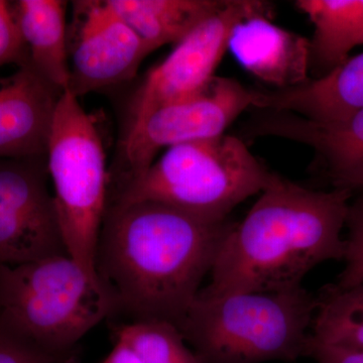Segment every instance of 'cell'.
Returning a JSON list of instances; mask_svg holds the SVG:
<instances>
[{"instance_id":"8992f818","label":"cell","mask_w":363,"mask_h":363,"mask_svg":"<svg viewBox=\"0 0 363 363\" xmlns=\"http://www.w3.org/2000/svg\"><path fill=\"white\" fill-rule=\"evenodd\" d=\"M78 99L69 90L60 96L45 156L67 252L99 281L95 259L106 212L109 172L96 123Z\"/></svg>"},{"instance_id":"5b68a950","label":"cell","mask_w":363,"mask_h":363,"mask_svg":"<svg viewBox=\"0 0 363 363\" xmlns=\"http://www.w3.org/2000/svg\"><path fill=\"white\" fill-rule=\"evenodd\" d=\"M113 312L101 283L69 255L0 266V319L45 350L67 357Z\"/></svg>"},{"instance_id":"d6986e66","label":"cell","mask_w":363,"mask_h":363,"mask_svg":"<svg viewBox=\"0 0 363 363\" xmlns=\"http://www.w3.org/2000/svg\"><path fill=\"white\" fill-rule=\"evenodd\" d=\"M117 340L135 351L143 363H199L183 334L169 322L140 320L121 326Z\"/></svg>"},{"instance_id":"5bb4252c","label":"cell","mask_w":363,"mask_h":363,"mask_svg":"<svg viewBox=\"0 0 363 363\" xmlns=\"http://www.w3.org/2000/svg\"><path fill=\"white\" fill-rule=\"evenodd\" d=\"M252 93L255 109L292 112L318 123L341 121L363 109V52L296 87Z\"/></svg>"},{"instance_id":"277c9868","label":"cell","mask_w":363,"mask_h":363,"mask_svg":"<svg viewBox=\"0 0 363 363\" xmlns=\"http://www.w3.org/2000/svg\"><path fill=\"white\" fill-rule=\"evenodd\" d=\"M276 175L241 138L223 133L169 147L107 206L154 201L224 220L240 203L260 194Z\"/></svg>"},{"instance_id":"9a60e30c","label":"cell","mask_w":363,"mask_h":363,"mask_svg":"<svg viewBox=\"0 0 363 363\" xmlns=\"http://www.w3.org/2000/svg\"><path fill=\"white\" fill-rule=\"evenodd\" d=\"M67 2L20 0L14 13L30 56V66L60 92L70 87Z\"/></svg>"},{"instance_id":"603a6c76","label":"cell","mask_w":363,"mask_h":363,"mask_svg":"<svg viewBox=\"0 0 363 363\" xmlns=\"http://www.w3.org/2000/svg\"><path fill=\"white\" fill-rule=\"evenodd\" d=\"M307 357L314 358L317 363H363V348L338 347L318 342L310 336Z\"/></svg>"},{"instance_id":"6da1fadb","label":"cell","mask_w":363,"mask_h":363,"mask_svg":"<svg viewBox=\"0 0 363 363\" xmlns=\"http://www.w3.org/2000/svg\"><path fill=\"white\" fill-rule=\"evenodd\" d=\"M234 225L159 202L107 206L95 269L116 312L178 328Z\"/></svg>"},{"instance_id":"44dd1931","label":"cell","mask_w":363,"mask_h":363,"mask_svg":"<svg viewBox=\"0 0 363 363\" xmlns=\"http://www.w3.org/2000/svg\"><path fill=\"white\" fill-rule=\"evenodd\" d=\"M66 357L40 347L0 319V363H61Z\"/></svg>"},{"instance_id":"8fae6325","label":"cell","mask_w":363,"mask_h":363,"mask_svg":"<svg viewBox=\"0 0 363 363\" xmlns=\"http://www.w3.org/2000/svg\"><path fill=\"white\" fill-rule=\"evenodd\" d=\"M243 133L308 145L315 152V168L332 189L363 191V109L331 123H318L289 111L255 109Z\"/></svg>"},{"instance_id":"4fadbf2b","label":"cell","mask_w":363,"mask_h":363,"mask_svg":"<svg viewBox=\"0 0 363 363\" xmlns=\"http://www.w3.org/2000/svg\"><path fill=\"white\" fill-rule=\"evenodd\" d=\"M257 16L234 28L228 50L245 70L274 89L296 87L309 80L310 40Z\"/></svg>"},{"instance_id":"30bf717a","label":"cell","mask_w":363,"mask_h":363,"mask_svg":"<svg viewBox=\"0 0 363 363\" xmlns=\"http://www.w3.org/2000/svg\"><path fill=\"white\" fill-rule=\"evenodd\" d=\"M68 28L69 91L77 98L135 77L147 50L106 0L73 2Z\"/></svg>"},{"instance_id":"d4e9b609","label":"cell","mask_w":363,"mask_h":363,"mask_svg":"<svg viewBox=\"0 0 363 363\" xmlns=\"http://www.w3.org/2000/svg\"><path fill=\"white\" fill-rule=\"evenodd\" d=\"M363 44V35H362V43H360V45H362Z\"/></svg>"},{"instance_id":"2e32d148","label":"cell","mask_w":363,"mask_h":363,"mask_svg":"<svg viewBox=\"0 0 363 363\" xmlns=\"http://www.w3.org/2000/svg\"><path fill=\"white\" fill-rule=\"evenodd\" d=\"M138 35L147 54L178 44L227 0H106Z\"/></svg>"},{"instance_id":"7402d4cb","label":"cell","mask_w":363,"mask_h":363,"mask_svg":"<svg viewBox=\"0 0 363 363\" xmlns=\"http://www.w3.org/2000/svg\"><path fill=\"white\" fill-rule=\"evenodd\" d=\"M9 63L26 65L30 56L11 6L0 0V66Z\"/></svg>"},{"instance_id":"ffe728a7","label":"cell","mask_w":363,"mask_h":363,"mask_svg":"<svg viewBox=\"0 0 363 363\" xmlns=\"http://www.w3.org/2000/svg\"><path fill=\"white\" fill-rule=\"evenodd\" d=\"M345 227V266L334 284L339 289L363 285V191L350 201Z\"/></svg>"},{"instance_id":"52a82bcc","label":"cell","mask_w":363,"mask_h":363,"mask_svg":"<svg viewBox=\"0 0 363 363\" xmlns=\"http://www.w3.org/2000/svg\"><path fill=\"white\" fill-rule=\"evenodd\" d=\"M252 90L236 79L214 76L197 94L157 109L124 131L116 171L109 176L108 201L140 178L164 147L225 133L252 108Z\"/></svg>"},{"instance_id":"e0dca14e","label":"cell","mask_w":363,"mask_h":363,"mask_svg":"<svg viewBox=\"0 0 363 363\" xmlns=\"http://www.w3.org/2000/svg\"><path fill=\"white\" fill-rule=\"evenodd\" d=\"M314 26L310 72L322 77L341 65L363 35V0H297Z\"/></svg>"},{"instance_id":"ac0fdd59","label":"cell","mask_w":363,"mask_h":363,"mask_svg":"<svg viewBox=\"0 0 363 363\" xmlns=\"http://www.w3.org/2000/svg\"><path fill=\"white\" fill-rule=\"evenodd\" d=\"M317 297L311 337L338 347L363 348V285L339 289L331 284Z\"/></svg>"},{"instance_id":"9c48e42d","label":"cell","mask_w":363,"mask_h":363,"mask_svg":"<svg viewBox=\"0 0 363 363\" xmlns=\"http://www.w3.org/2000/svg\"><path fill=\"white\" fill-rule=\"evenodd\" d=\"M49 179L47 156L0 157V266L68 255Z\"/></svg>"},{"instance_id":"7a4b0ae2","label":"cell","mask_w":363,"mask_h":363,"mask_svg":"<svg viewBox=\"0 0 363 363\" xmlns=\"http://www.w3.org/2000/svg\"><path fill=\"white\" fill-rule=\"evenodd\" d=\"M353 193L313 190L277 174L247 216L233 226L200 295L279 292L302 286L318 264L345 255Z\"/></svg>"},{"instance_id":"7c38bea8","label":"cell","mask_w":363,"mask_h":363,"mask_svg":"<svg viewBox=\"0 0 363 363\" xmlns=\"http://www.w3.org/2000/svg\"><path fill=\"white\" fill-rule=\"evenodd\" d=\"M63 93L30 64L0 79V157L47 155L52 119Z\"/></svg>"},{"instance_id":"cb8c5ba5","label":"cell","mask_w":363,"mask_h":363,"mask_svg":"<svg viewBox=\"0 0 363 363\" xmlns=\"http://www.w3.org/2000/svg\"><path fill=\"white\" fill-rule=\"evenodd\" d=\"M101 363H143L128 344L117 340L116 345Z\"/></svg>"},{"instance_id":"ba28073f","label":"cell","mask_w":363,"mask_h":363,"mask_svg":"<svg viewBox=\"0 0 363 363\" xmlns=\"http://www.w3.org/2000/svg\"><path fill=\"white\" fill-rule=\"evenodd\" d=\"M272 14L271 4L267 1L227 0L225 6L196 26L147 73L131 98L124 131L157 109L204 89L228 50L234 28L253 16L272 18Z\"/></svg>"},{"instance_id":"3957f363","label":"cell","mask_w":363,"mask_h":363,"mask_svg":"<svg viewBox=\"0 0 363 363\" xmlns=\"http://www.w3.org/2000/svg\"><path fill=\"white\" fill-rule=\"evenodd\" d=\"M317 297L279 292L198 294L178 327L199 363L294 362L307 357Z\"/></svg>"}]
</instances>
